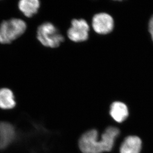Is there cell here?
Here are the masks:
<instances>
[{"instance_id": "cell-1", "label": "cell", "mask_w": 153, "mask_h": 153, "mask_svg": "<svg viewBox=\"0 0 153 153\" xmlns=\"http://www.w3.org/2000/svg\"><path fill=\"white\" fill-rule=\"evenodd\" d=\"M120 131L114 127H109L98 140L97 130H91L84 133L79 141V146L83 153H102L111 150Z\"/></svg>"}, {"instance_id": "cell-2", "label": "cell", "mask_w": 153, "mask_h": 153, "mask_svg": "<svg viewBox=\"0 0 153 153\" xmlns=\"http://www.w3.org/2000/svg\"><path fill=\"white\" fill-rule=\"evenodd\" d=\"M26 28V23L21 19L4 20L0 25V43H10L22 36Z\"/></svg>"}, {"instance_id": "cell-3", "label": "cell", "mask_w": 153, "mask_h": 153, "mask_svg": "<svg viewBox=\"0 0 153 153\" xmlns=\"http://www.w3.org/2000/svg\"><path fill=\"white\" fill-rule=\"evenodd\" d=\"M37 38L44 46L52 48L58 47L65 40L56 27L50 22H45L39 26Z\"/></svg>"}, {"instance_id": "cell-4", "label": "cell", "mask_w": 153, "mask_h": 153, "mask_svg": "<svg viewBox=\"0 0 153 153\" xmlns=\"http://www.w3.org/2000/svg\"><path fill=\"white\" fill-rule=\"evenodd\" d=\"M89 26L86 20L83 19H73L67 34L71 41L81 42L87 40L89 36Z\"/></svg>"}, {"instance_id": "cell-5", "label": "cell", "mask_w": 153, "mask_h": 153, "mask_svg": "<svg viewBox=\"0 0 153 153\" xmlns=\"http://www.w3.org/2000/svg\"><path fill=\"white\" fill-rule=\"evenodd\" d=\"M114 26V19L108 13H98L93 18V28L97 33L100 34L109 33L113 30Z\"/></svg>"}, {"instance_id": "cell-6", "label": "cell", "mask_w": 153, "mask_h": 153, "mask_svg": "<svg viewBox=\"0 0 153 153\" xmlns=\"http://www.w3.org/2000/svg\"><path fill=\"white\" fill-rule=\"evenodd\" d=\"M15 135V129L11 124L0 123V149L6 148L13 140Z\"/></svg>"}, {"instance_id": "cell-7", "label": "cell", "mask_w": 153, "mask_h": 153, "mask_svg": "<svg viewBox=\"0 0 153 153\" xmlns=\"http://www.w3.org/2000/svg\"><path fill=\"white\" fill-rule=\"evenodd\" d=\"M141 140L137 136H129L124 140L120 149V153H140Z\"/></svg>"}, {"instance_id": "cell-8", "label": "cell", "mask_w": 153, "mask_h": 153, "mask_svg": "<svg viewBox=\"0 0 153 153\" xmlns=\"http://www.w3.org/2000/svg\"><path fill=\"white\" fill-rule=\"evenodd\" d=\"M40 6V3L38 0H22L18 4L20 12L27 17H32L37 13Z\"/></svg>"}, {"instance_id": "cell-9", "label": "cell", "mask_w": 153, "mask_h": 153, "mask_svg": "<svg viewBox=\"0 0 153 153\" xmlns=\"http://www.w3.org/2000/svg\"><path fill=\"white\" fill-rule=\"evenodd\" d=\"M110 114L116 121L121 123L128 116V110L126 104L120 102H115L111 106Z\"/></svg>"}, {"instance_id": "cell-10", "label": "cell", "mask_w": 153, "mask_h": 153, "mask_svg": "<svg viewBox=\"0 0 153 153\" xmlns=\"http://www.w3.org/2000/svg\"><path fill=\"white\" fill-rule=\"evenodd\" d=\"M16 105L15 97L12 90L7 88L0 89V108L4 110L12 109Z\"/></svg>"}, {"instance_id": "cell-11", "label": "cell", "mask_w": 153, "mask_h": 153, "mask_svg": "<svg viewBox=\"0 0 153 153\" xmlns=\"http://www.w3.org/2000/svg\"><path fill=\"white\" fill-rule=\"evenodd\" d=\"M149 30L153 41V16L151 18L149 23Z\"/></svg>"}]
</instances>
